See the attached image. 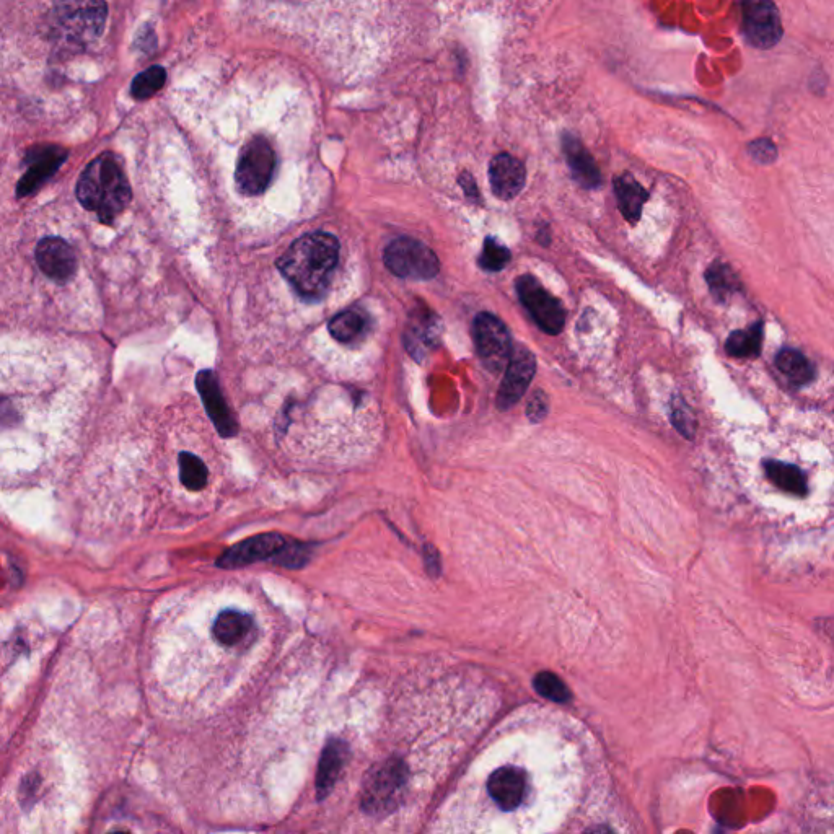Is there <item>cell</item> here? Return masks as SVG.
I'll return each mask as SVG.
<instances>
[{
	"label": "cell",
	"mask_w": 834,
	"mask_h": 834,
	"mask_svg": "<svg viewBox=\"0 0 834 834\" xmlns=\"http://www.w3.org/2000/svg\"><path fill=\"white\" fill-rule=\"evenodd\" d=\"M338 261V238L313 232L295 240L277 261V268L302 299L317 302L330 289Z\"/></svg>",
	"instance_id": "cell-1"
},
{
	"label": "cell",
	"mask_w": 834,
	"mask_h": 834,
	"mask_svg": "<svg viewBox=\"0 0 834 834\" xmlns=\"http://www.w3.org/2000/svg\"><path fill=\"white\" fill-rule=\"evenodd\" d=\"M77 198L105 224L128 207L131 186L115 155L103 154L88 163L77 183Z\"/></svg>",
	"instance_id": "cell-2"
},
{
	"label": "cell",
	"mask_w": 834,
	"mask_h": 834,
	"mask_svg": "<svg viewBox=\"0 0 834 834\" xmlns=\"http://www.w3.org/2000/svg\"><path fill=\"white\" fill-rule=\"evenodd\" d=\"M54 20L62 40L79 46L92 43L105 28V0H59Z\"/></svg>",
	"instance_id": "cell-3"
},
{
	"label": "cell",
	"mask_w": 834,
	"mask_h": 834,
	"mask_svg": "<svg viewBox=\"0 0 834 834\" xmlns=\"http://www.w3.org/2000/svg\"><path fill=\"white\" fill-rule=\"evenodd\" d=\"M383 261L401 279L427 281L440 271L439 258L434 251L416 238L400 237L385 248Z\"/></svg>",
	"instance_id": "cell-4"
},
{
	"label": "cell",
	"mask_w": 834,
	"mask_h": 834,
	"mask_svg": "<svg viewBox=\"0 0 834 834\" xmlns=\"http://www.w3.org/2000/svg\"><path fill=\"white\" fill-rule=\"evenodd\" d=\"M276 152L264 137H255L238 157L235 181L246 196H258L273 181Z\"/></svg>",
	"instance_id": "cell-5"
},
{
	"label": "cell",
	"mask_w": 834,
	"mask_h": 834,
	"mask_svg": "<svg viewBox=\"0 0 834 834\" xmlns=\"http://www.w3.org/2000/svg\"><path fill=\"white\" fill-rule=\"evenodd\" d=\"M473 338H475L476 352L483 360L484 367L497 374L507 369L514 347L507 326L492 313H479L473 321Z\"/></svg>",
	"instance_id": "cell-6"
},
{
	"label": "cell",
	"mask_w": 834,
	"mask_h": 834,
	"mask_svg": "<svg viewBox=\"0 0 834 834\" xmlns=\"http://www.w3.org/2000/svg\"><path fill=\"white\" fill-rule=\"evenodd\" d=\"M530 791V774L527 769L518 768L515 764H505L494 769L486 781L489 805L504 813H514L527 805Z\"/></svg>",
	"instance_id": "cell-7"
},
{
	"label": "cell",
	"mask_w": 834,
	"mask_h": 834,
	"mask_svg": "<svg viewBox=\"0 0 834 834\" xmlns=\"http://www.w3.org/2000/svg\"><path fill=\"white\" fill-rule=\"evenodd\" d=\"M742 10V31L748 43L758 49H771L781 41V15L773 0H738Z\"/></svg>",
	"instance_id": "cell-8"
},
{
	"label": "cell",
	"mask_w": 834,
	"mask_h": 834,
	"mask_svg": "<svg viewBox=\"0 0 834 834\" xmlns=\"http://www.w3.org/2000/svg\"><path fill=\"white\" fill-rule=\"evenodd\" d=\"M518 299L527 308L536 325L548 334H559L566 323V310L554 295L549 294L536 277H518Z\"/></svg>",
	"instance_id": "cell-9"
},
{
	"label": "cell",
	"mask_w": 834,
	"mask_h": 834,
	"mask_svg": "<svg viewBox=\"0 0 834 834\" xmlns=\"http://www.w3.org/2000/svg\"><path fill=\"white\" fill-rule=\"evenodd\" d=\"M289 545L290 541L279 533L251 536L248 540L227 549L217 561V566L224 567V569H238V567L250 566L266 559H277L279 562Z\"/></svg>",
	"instance_id": "cell-10"
},
{
	"label": "cell",
	"mask_w": 834,
	"mask_h": 834,
	"mask_svg": "<svg viewBox=\"0 0 834 834\" xmlns=\"http://www.w3.org/2000/svg\"><path fill=\"white\" fill-rule=\"evenodd\" d=\"M536 372V360L532 351L527 347H514L507 369H505L504 380L497 393V408L501 411H509L512 406L522 400L528 385L532 383Z\"/></svg>",
	"instance_id": "cell-11"
},
{
	"label": "cell",
	"mask_w": 834,
	"mask_h": 834,
	"mask_svg": "<svg viewBox=\"0 0 834 834\" xmlns=\"http://www.w3.org/2000/svg\"><path fill=\"white\" fill-rule=\"evenodd\" d=\"M196 387L217 432L225 439L237 434V422L233 419L229 404L220 391L216 374L212 370H202L196 377Z\"/></svg>",
	"instance_id": "cell-12"
},
{
	"label": "cell",
	"mask_w": 834,
	"mask_h": 834,
	"mask_svg": "<svg viewBox=\"0 0 834 834\" xmlns=\"http://www.w3.org/2000/svg\"><path fill=\"white\" fill-rule=\"evenodd\" d=\"M440 333V320L434 312L426 305L414 308L413 313L409 315L408 328L404 334L406 349L417 360L424 359L439 343Z\"/></svg>",
	"instance_id": "cell-13"
},
{
	"label": "cell",
	"mask_w": 834,
	"mask_h": 834,
	"mask_svg": "<svg viewBox=\"0 0 834 834\" xmlns=\"http://www.w3.org/2000/svg\"><path fill=\"white\" fill-rule=\"evenodd\" d=\"M36 263L53 281L66 282L77 271L74 248L62 238H44L36 246Z\"/></svg>",
	"instance_id": "cell-14"
},
{
	"label": "cell",
	"mask_w": 834,
	"mask_h": 834,
	"mask_svg": "<svg viewBox=\"0 0 834 834\" xmlns=\"http://www.w3.org/2000/svg\"><path fill=\"white\" fill-rule=\"evenodd\" d=\"M489 181L496 198L510 201L522 193L527 181V172L520 160L510 154H499L489 165Z\"/></svg>",
	"instance_id": "cell-15"
},
{
	"label": "cell",
	"mask_w": 834,
	"mask_h": 834,
	"mask_svg": "<svg viewBox=\"0 0 834 834\" xmlns=\"http://www.w3.org/2000/svg\"><path fill=\"white\" fill-rule=\"evenodd\" d=\"M67 154L58 147H46L38 149L35 154L28 157V170L18 183L17 193L20 198L35 193L36 189L43 185L44 181L51 178L58 172L62 162L66 160Z\"/></svg>",
	"instance_id": "cell-16"
},
{
	"label": "cell",
	"mask_w": 834,
	"mask_h": 834,
	"mask_svg": "<svg viewBox=\"0 0 834 834\" xmlns=\"http://www.w3.org/2000/svg\"><path fill=\"white\" fill-rule=\"evenodd\" d=\"M562 150L566 155L567 165L571 168L574 180L580 186L587 189H595L602 185V173L598 170L597 163L593 160L585 145L572 134H564L562 137Z\"/></svg>",
	"instance_id": "cell-17"
},
{
	"label": "cell",
	"mask_w": 834,
	"mask_h": 834,
	"mask_svg": "<svg viewBox=\"0 0 834 834\" xmlns=\"http://www.w3.org/2000/svg\"><path fill=\"white\" fill-rule=\"evenodd\" d=\"M347 760V745L339 738H333L326 743L318 763L317 789L318 800H323L331 794L336 786L339 776L343 773L344 764Z\"/></svg>",
	"instance_id": "cell-18"
},
{
	"label": "cell",
	"mask_w": 834,
	"mask_h": 834,
	"mask_svg": "<svg viewBox=\"0 0 834 834\" xmlns=\"http://www.w3.org/2000/svg\"><path fill=\"white\" fill-rule=\"evenodd\" d=\"M615 194L618 199L619 211L624 219L636 224L641 219L642 207L646 204L649 194L642 188L641 183L633 175H621L615 178Z\"/></svg>",
	"instance_id": "cell-19"
},
{
	"label": "cell",
	"mask_w": 834,
	"mask_h": 834,
	"mask_svg": "<svg viewBox=\"0 0 834 834\" xmlns=\"http://www.w3.org/2000/svg\"><path fill=\"white\" fill-rule=\"evenodd\" d=\"M764 471L769 481L792 496H807L808 484L804 471L797 466L782 463V461H764Z\"/></svg>",
	"instance_id": "cell-20"
},
{
	"label": "cell",
	"mask_w": 834,
	"mask_h": 834,
	"mask_svg": "<svg viewBox=\"0 0 834 834\" xmlns=\"http://www.w3.org/2000/svg\"><path fill=\"white\" fill-rule=\"evenodd\" d=\"M251 626H253V619L250 615H246L242 611L225 610L224 613L217 616L212 634L220 644L235 646L237 642L248 636Z\"/></svg>",
	"instance_id": "cell-21"
},
{
	"label": "cell",
	"mask_w": 834,
	"mask_h": 834,
	"mask_svg": "<svg viewBox=\"0 0 834 834\" xmlns=\"http://www.w3.org/2000/svg\"><path fill=\"white\" fill-rule=\"evenodd\" d=\"M776 367L795 387H804L815 378L812 362L802 352L794 349H782L777 354Z\"/></svg>",
	"instance_id": "cell-22"
},
{
	"label": "cell",
	"mask_w": 834,
	"mask_h": 834,
	"mask_svg": "<svg viewBox=\"0 0 834 834\" xmlns=\"http://www.w3.org/2000/svg\"><path fill=\"white\" fill-rule=\"evenodd\" d=\"M763 333L764 325L761 321L751 325L747 330L734 331L725 343V351L735 359H755L760 356Z\"/></svg>",
	"instance_id": "cell-23"
},
{
	"label": "cell",
	"mask_w": 834,
	"mask_h": 834,
	"mask_svg": "<svg viewBox=\"0 0 834 834\" xmlns=\"http://www.w3.org/2000/svg\"><path fill=\"white\" fill-rule=\"evenodd\" d=\"M328 330L339 343H354L367 331V317L356 308L344 310L330 321Z\"/></svg>",
	"instance_id": "cell-24"
},
{
	"label": "cell",
	"mask_w": 834,
	"mask_h": 834,
	"mask_svg": "<svg viewBox=\"0 0 834 834\" xmlns=\"http://www.w3.org/2000/svg\"><path fill=\"white\" fill-rule=\"evenodd\" d=\"M707 286L719 302H725L730 295L740 289V282L735 277L734 271L725 264H712L706 273Z\"/></svg>",
	"instance_id": "cell-25"
},
{
	"label": "cell",
	"mask_w": 834,
	"mask_h": 834,
	"mask_svg": "<svg viewBox=\"0 0 834 834\" xmlns=\"http://www.w3.org/2000/svg\"><path fill=\"white\" fill-rule=\"evenodd\" d=\"M207 468L201 458L193 453L183 452L180 455V479L183 486L189 491H201L206 488Z\"/></svg>",
	"instance_id": "cell-26"
},
{
	"label": "cell",
	"mask_w": 834,
	"mask_h": 834,
	"mask_svg": "<svg viewBox=\"0 0 834 834\" xmlns=\"http://www.w3.org/2000/svg\"><path fill=\"white\" fill-rule=\"evenodd\" d=\"M167 82V71L160 66H152L142 74L137 75L131 85L132 97L137 100H147L162 90Z\"/></svg>",
	"instance_id": "cell-27"
},
{
	"label": "cell",
	"mask_w": 834,
	"mask_h": 834,
	"mask_svg": "<svg viewBox=\"0 0 834 834\" xmlns=\"http://www.w3.org/2000/svg\"><path fill=\"white\" fill-rule=\"evenodd\" d=\"M510 251L504 243L497 242L496 238L484 240L483 251L479 256L478 263L488 273H499L509 264Z\"/></svg>",
	"instance_id": "cell-28"
},
{
	"label": "cell",
	"mask_w": 834,
	"mask_h": 834,
	"mask_svg": "<svg viewBox=\"0 0 834 834\" xmlns=\"http://www.w3.org/2000/svg\"><path fill=\"white\" fill-rule=\"evenodd\" d=\"M533 686L538 694L543 698L554 701V703H567L571 699V691L567 688L566 683L551 672H541L535 676Z\"/></svg>",
	"instance_id": "cell-29"
},
{
	"label": "cell",
	"mask_w": 834,
	"mask_h": 834,
	"mask_svg": "<svg viewBox=\"0 0 834 834\" xmlns=\"http://www.w3.org/2000/svg\"><path fill=\"white\" fill-rule=\"evenodd\" d=\"M672 417L673 426L681 435H685L686 439H693L696 434V419L691 413L690 406L681 400L680 396H675L672 401Z\"/></svg>",
	"instance_id": "cell-30"
},
{
	"label": "cell",
	"mask_w": 834,
	"mask_h": 834,
	"mask_svg": "<svg viewBox=\"0 0 834 834\" xmlns=\"http://www.w3.org/2000/svg\"><path fill=\"white\" fill-rule=\"evenodd\" d=\"M748 154H750L751 159L755 160L756 163H761V165H771L777 159L776 145L769 139H756V141L750 142L748 144Z\"/></svg>",
	"instance_id": "cell-31"
},
{
	"label": "cell",
	"mask_w": 834,
	"mask_h": 834,
	"mask_svg": "<svg viewBox=\"0 0 834 834\" xmlns=\"http://www.w3.org/2000/svg\"><path fill=\"white\" fill-rule=\"evenodd\" d=\"M548 414V396L545 391H535L528 401L527 416L532 422H540Z\"/></svg>",
	"instance_id": "cell-32"
},
{
	"label": "cell",
	"mask_w": 834,
	"mask_h": 834,
	"mask_svg": "<svg viewBox=\"0 0 834 834\" xmlns=\"http://www.w3.org/2000/svg\"><path fill=\"white\" fill-rule=\"evenodd\" d=\"M460 185L468 198L473 199V201L479 198L478 186H476L475 178L470 173H461Z\"/></svg>",
	"instance_id": "cell-33"
}]
</instances>
